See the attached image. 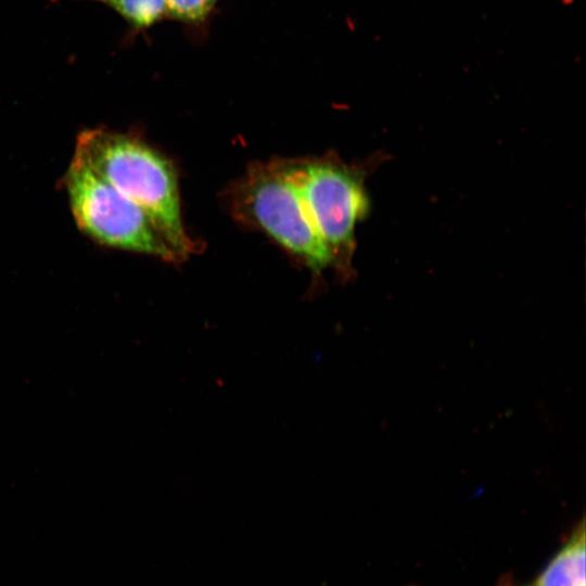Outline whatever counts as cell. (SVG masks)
<instances>
[{
	"label": "cell",
	"instance_id": "6",
	"mask_svg": "<svg viewBox=\"0 0 586 586\" xmlns=\"http://www.w3.org/2000/svg\"><path fill=\"white\" fill-rule=\"evenodd\" d=\"M115 10L133 27L144 28L156 23L165 14L164 0H93Z\"/></svg>",
	"mask_w": 586,
	"mask_h": 586
},
{
	"label": "cell",
	"instance_id": "7",
	"mask_svg": "<svg viewBox=\"0 0 586 586\" xmlns=\"http://www.w3.org/2000/svg\"><path fill=\"white\" fill-rule=\"evenodd\" d=\"M165 14L184 22H202L214 9L218 0H164Z\"/></svg>",
	"mask_w": 586,
	"mask_h": 586
},
{
	"label": "cell",
	"instance_id": "3",
	"mask_svg": "<svg viewBox=\"0 0 586 586\" xmlns=\"http://www.w3.org/2000/svg\"><path fill=\"white\" fill-rule=\"evenodd\" d=\"M79 229L100 244L174 262L180 259L146 213L77 157L65 174Z\"/></svg>",
	"mask_w": 586,
	"mask_h": 586
},
{
	"label": "cell",
	"instance_id": "4",
	"mask_svg": "<svg viewBox=\"0 0 586 586\" xmlns=\"http://www.w3.org/2000/svg\"><path fill=\"white\" fill-rule=\"evenodd\" d=\"M291 178L333 263L349 260L356 224L369 207L360 171L333 157L288 161Z\"/></svg>",
	"mask_w": 586,
	"mask_h": 586
},
{
	"label": "cell",
	"instance_id": "2",
	"mask_svg": "<svg viewBox=\"0 0 586 586\" xmlns=\"http://www.w3.org/2000/svg\"><path fill=\"white\" fill-rule=\"evenodd\" d=\"M237 216L257 227L306 263L314 271L333 264L310 221L291 178L288 161L257 163L240 180L232 196Z\"/></svg>",
	"mask_w": 586,
	"mask_h": 586
},
{
	"label": "cell",
	"instance_id": "5",
	"mask_svg": "<svg viewBox=\"0 0 586 586\" xmlns=\"http://www.w3.org/2000/svg\"><path fill=\"white\" fill-rule=\"evenodd\" d=\"M585 523L573 530L532 586H585Z\"/></svg>",
	"mask_w": 586,
	"mask_h": 586
},
{
	"label": "cell",
	"instance_id": "8",
	"mask_svg": "<svg viewBox=\"0 0 586 586\" xmlns=\"http://www.w3.org/2000/svg\"><path fill=\"white\" fill-rule=\"evenodd\" d=\"M532 586V585H531Z\"/></svg>",
	"mask_w": 586,
	"mask_h": 586
},
{
	"label": "cell",
	"instance_id": "1",
	"mask_svg": "<svg viewBox=\"0 0 586 586\" xmlns=\"http://www.w3.org/2000/svg\"><path fill=\"white\" fill-rule=\"evenodd\" d=\"M74 156L141 207L179 258L194 251L180 211L171 163L141 139L97 128L84 130Z\"/></svg>",
	"mask_w": 586,
	"mask_h": 586
}]
</instances>
